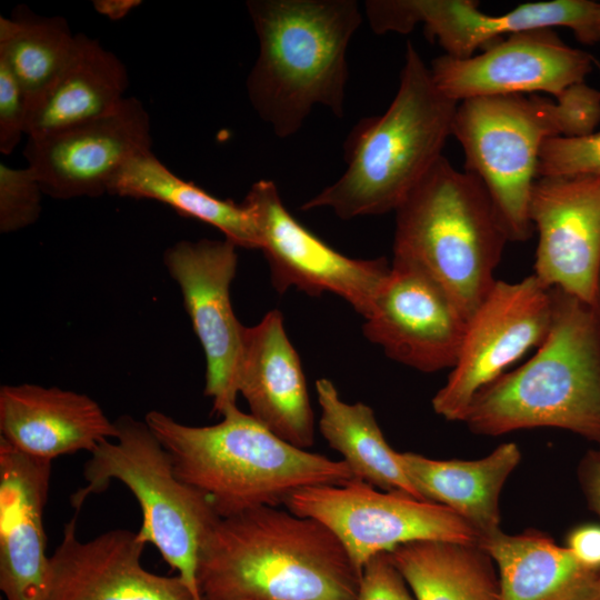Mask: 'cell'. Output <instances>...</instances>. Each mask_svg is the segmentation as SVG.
<instances>
[{"label":"cell","mask_w":600,"mask_h":600,"mask_svg":"<svg viewBox=\"0 0 600 600\" xmlns=\"http://www.w3.org/2000/svg\"><path fill=\"white\" fill-rule=\"evenodd\" d=\"M361 574L324 524L260 507L216 521L197 580L202 600H356Z\"/></svg>","instance_id":"cell-1"},{"label":"cell","mask_w":600,"mask_h":600,"mask_svg":"<svg viewBox=\"0 0 600 600\" xmlns=\"http://www.w3.org/2000/svg\"><path fill=\"white\" fill-rule=\"evenodd\" d=\"M212 426L178 422L157 410L144 421L171 458L176 476L219 518L279 507L297 491L354 479L349 467L290 444L234 407Z\"/></svg>","instance_id":"cell-2"},{"label":"cell","mask_w":600,"mask_h":600,"mask_svg":"<svg viewBox=\"0 0 600 600\" xmlns=\"http://www.w3.org/2000/svg\"><path fill=\"white\" fill-rule=\"evenodd\" d=\"M550 329L536 353L480 389L462 422L480 436L559 428L600 448V316L551 288Z\"/></svg>","instance_id":"cell-3"},{"label":"cell","mask_w":600,"mask_h":600,"mask_svg":"<svg viewBox=\"0 0 600 600\" xmlns=\"http://www.w3.org/2000/svg\"><path fill=\"white\" fill-rule=\"evenodd\" d=\"M458 103L408 42L391 104L353 127L344 143L346 171L301 210L326 207L343 220L396 211L443 156Z\"/></svg>","instance_id":"cell-4"},{"label":"cell","mask_w":600,"mask_h":600,"mask_svg":"<svg viewBox=\"0 0 600 600\" xmlns=\"http://www.w3.org/2000/svg\"><path fill=\"white\" fill-rule=\"evenodd\" d=\"M259 41L247 78L251 106L276 136L300 130L321 104L341 118L348 80L347 49L362 22L354 0H249Z\"/></svg>","instance_id":"cell-5"},{"label":"cell","mask_w":600,"mask_h":600,"mask_svg":"<svg viewBox=\"0 0 600 600\" xmlns=\"http://www.w3.org/2000/svg\"><path fill=\"white\" fill-rule=\"evenodd\" d=\"M599 123L600 90L581 82L558 98L533 93L460 101L452 136L462 147L464 170L487 188L511 241H524L534 231L529 201L543 143L590 134Z\"/></svg>","instance_id":"cell-6"},{"label":"cell","mask_w":600,"mask_h":600,"mask_svg":"<svg viewBox=\"0 0 600 600\" xmlns=\"http://www.w3.org/2000/svg\"><path fill=\"white\" fill-rule=\"evenodd\" d=\"M394 212L393 259L427 271L468 321L511 241L482 181L442 156Z\"/></svg>","instance_id":"cell-7"},{"label":"cell","mask_w":600,"mask_h":600,"mask_svg":"<svg viewBox=\"0 0 600 600\" xmlns=\"http://www.w3.org/2000/svg\"><path fill=\"white\" fill-rule=\"evenodd\" d=\"M114 424V439L90 453L83 467L87 484L71 496V504L80 509L111 481L121 482L141 509L139 538L153 544L196 600H202L197 580L199 553L219 517L202 494L176 476L169 453L144 420L121 416Z\"/></svg>","instance_id":"cell-8"},{"label":"cell","mask_w":600,"mask_h":600,"mask_svg":"<svg viewBox=\"0 0 600 600\" xmlns=\"http://www.w3.org/2000/svg\"><path fill=\"white\" fill-rule=\"evenodd\" d=\"M286 506L331 530L361 573L371 558L409 542L479 543L476 531L446 506L358 479L299 490Z\"/></svg>","instance_id":"cell-9"},{"label":"cell","mask_w":600,"mask_h":600,"mask_svg":"<svg viewBox=\"0 0 600 600\" xmlns=\"http://www.w3.org/2000/svg\"><path fill=\"white\" fill-rule=\"evenodd\" d=\"M551 318V288L533 273L517 282L497 280L467 321L457 362L432 398L433 411L462 422L480 389L542 343Z\"/></svg>","instance_id":"cell-10"},{"label":"cell","mask_w":600,"mask_h":600,"mask_svg":"<svg viewBox=\"0 0 600 600\" xmlns=\"http://www.w3.org/2000/svg\"><path fill=\"white\" fill-rule=\"evenodd\" d=\"M242 204L250 212L273 288L294 287L310 296L331 292L366 318L390 264L384 258H349L313 234L287 210L271 180H259Z\"/></svg>","instance_id":"cell-11"},{"label":"cell","mask_w":600,"mask_h":600,"mask_svg":"<svg viewBox=\"0 0 600 600\" xmlns=\"http://www.w3.org/2000/svg\"><path fill=\"white\" fill-rule=\"evenodd\" d=\"M237 246L224 240H182L168 248L163 263L178 283L184 309L206 357L204 396L222 416L237 407L243 324L237 319L230 286L237 273Z\"/></svg>","instance_id":"cell-12"},{"label":"cell","mask_w":600,"mask_h":600,"mask_svg":"<svg viewBox=\"0 0 600 600\" xmlns=\"http://www.w3.org/2000/svg\"><path fill=\"white\" fill-rule=\"evenodd\" d=\"M466 327V317L437 280L393 259L362 332L396 362L438 372L456 364Z\"/></svg>","instance_id":"cell-13"},{"label":"cell","mask_w":600,"mask_h":600,"mask_svg":"<svg viewBox=\"0 0 600 600\" xmlns=\"http://www.w3.org/2000/svg\"><path fill=\"white\" fill-rule=\"evenodd\" d=\"M150 149L149 113L140 100L126 97L101 117L28 138L23 154L43 193L69 200L109 193L127 162Z\"/></svg>","instance_id":"cell-14"},{"label":"cell","mask_w":600,"mask_h":600,"mask_svg":"<svg viewBox=\"0 0 600 600\" xmlns=\"http://www.w3.org/2000/svg\"><path fill=\"white\" fill-rule=\"evenodd\" d=\"M592 57L564 43L551 28L509 34L472 57L443 54L431 61L438 88L463 100L492 96L547 93L558 98L584 82Z\"/></svg>","instance_id":"cell-15"},{"label":"cell","mask_w":600,"mask_h":600,"mask_svg":"<svg viewBox=\"0 0 600 600\" xmlns=\"http://www.w3.org/2000/svg\"><path fill=\"white\" fill-rule=\"evenodd\" d=\"M596 6L590 0H551L521 3L502 14H489L472 0H370L364 9L374 33L406 34L421 23L428 39L436 40L444 54L464 59L506 34L530 29L567 27L580 41Z\"/></svg>","instance_id":"cell-16"},{"label":"cell","mask_w":600,"mask_h":600,"mask_svg":"<svg viewBox=\"0 0 600 600\" xmlns=\"http://www.w3.org/2000/svg\"><path fill=\"white\" fill-rule=\"evenodd\" d=\"M529 218L538 232L533 274L593 306L600 274V176L539 177Z\"/></svg>","instance_id":"cell-17"},{"label":"cell","mask_w":600,"mask_h":600,"mask_svg":"<svg viewBox=\"0 0 600 600\" xmlns=\"http://www.w3.org/2000/svg\"><path fill=\"white\" fill-rule=\"evenodd\" d=\"M144 546L127 529L81 541L73 517L50 556L47 600H196L178 574L161 576L142 566Z\"/></svg>","instance_id":"cell-18"},{"label":"cell","mask_w":600,"mask_h":600,"mask_svg":"<svg viewBox=\"0 0 600 600\" xmlns=\"http://www.w3.org/2000/svg\"><path fill=\"white\" fill-rule=\"evenodd\" d=\"M51 464L0 438V589L6 600H47L43 510Z\"/></svg>","instance_id":"cell-19"},{"label":"cell","mask_w":600,"mask_h":600,"mask_svg":"<svg viewBox=\"0 0 600 600\" xmlns=\"http://www.w3.org/2000/svg\"><path fill=\"white\" fill-rule=\"evenodd\" d=\"M238 391L250 414L274 434L301 449L312 446L314 419L306 377L279 310L243 327Z\"/></svg>","instance_id":"cell-20"},{"label":"cell","mask_w":600,"mask_h":600,"mask_svg":"<svg viewBox=\"0 0 600 600\" xmlns=\"http://www.w3.org/2000/svg\"><path fill=\"white\" fill-rule=\"evenodd\" d=\"M0 438L37 459L90 453L117 428L87 394L32 383L0 389Z\"/></svg>","instance_id":"cell-21"},{"label":"cell","mask_w":600,"mask_h":600,"mask_svg":"<svg viewBox=\"0 0 600 600\" xmlns=\"http://www.w3.org/2000/svg\"><path fill=\"white\" fill-rule=\"evenodd\" d=\"M398 458L419 494L456 512L479 542L502 531L500 494L521 460L514 442L477 460H437L414 452H398Z\"/></svg>","instance_id":"cell-22"},{"label":"cell","mask_w":600,"mask_h":600,"mask_svg":"<svg viewBox=\"0 0 600 600\" xmlns=\"http://www.w3.org/2000/svg\"><path fill=\"white\" fill-rule=\"evenodd\" d=\"M499 572L501 600H600V568H592L542 531H503L478 543Z\"/></svg>","instance_id":"cell-23"},{"label":"cell","mask_w":600,"mask_h":600,"mask_svg":"<svg viewBox=\"0 0 600 600\" xmlns=\"http://www.w3.org/2000/svg\"><path fill=\"white\" fill-rule=\"evenodd\" d=\"M128 86L122 61L97 39L77 33L69 62L29 108L26 134L42 137L101 117L126 98Z\"/></svg>","instance_id":"cell-24"},{"label":"cell","mask_w":600,"mask_h":600,"mask_svg":"<svg viewBox=\"0 0 600 600\" xmlns=\"http://www.w3.org/2000/svg\"><path fill=\"white\" fill-rule=\"evenodd\" d=\"M388 556L414 600H501L496 563L478 543L421 540Z\"/></svg>","instance_id":"cell-25"},{"label":"cell","mask_w":600,"mask_h":600,"mask_svg":"<svg viewBox=\"0 0 600 600\" xmlns=\"http://www.w3.org/2000/svg\"><path fill=\"white\" fill-rule=\"evenodd\" d=\"M316 391L321 409L319 430L342 456L354 479L423 499L404 472L398 451L384 439L372 409L362 402L343 401L327 378L316 381Z\"/></svg>","instance_id":"cell-26"},{"label":"cell","mask_w":600,"mask_h":600,"mask_svg":"<svg viewBox=\"0 0 600 600\" xmlns=\"http://www.w3.org/2000/svg\"><path fill=\"white\" fill-rule=\"evenodd\" d=\"M109 194L162 202L186 218L220 230L237 247L259 249L253 219L242 202L217 198L179 178L151 149L127 162L111 183Z\"/></svg>","instance_id":"cell-27"},{"label":"cell","mask_w":600,"mask_h":600,"mask_svg":"<svg viewBox=\"0 0 600 600\" xmlns=\"http://www.w3.org/2000/svg\"><path fill=\"white\" fill-rule=\"evenodd\" d=\"M0 17V60L23 89L30 108L69 62L77 34L61 17H39L19 8ZM28 108V110H29Z\"/></svg>","instance_id":"cell-28"},{"label":"cell","mask_w":600,"mask_h":600,"mask_svg":"<svg viewBox=\"0 0 600 600\" xmlns=\"http://www.w3.org/2000/svg\"><path fill=\"white\" fill-rule=\"evenodd\" d=\"M43 191L27 166L0 163V232L10 233L33 224L40 217Z\"/></svg>","instance_id":"cell-29"},{"label":"cell","mask_w":600,"mask_h":600,"mask_svg":"<svg viewBox=\"0 0 600 600\" xmlns=\"http://www.w3.org/2000/svg\"><path fill=\"white\" fill-rule=\"evenodd\" d=\"M537 176H600V131L548 139L541 148Z\"/></svg>","instance_id":"cell-30"},{"label":"cell","mask_w":600,"mask_h":600,"mask_svg":"<svg viewBox=\"0 0 600 600\" xmlns=\"http://www.w3.org/2000/svg\"><path fill=\"white\" fill-rule=\"evenodd\" d=\"M28 99L20 83L0 60V151L9 154L26 134Z\"/></svg>","instance_id":"cell-31"},{"label":"cell","mask_w":600,"mask_h":600,"mask_svg":"<svg viewBox=\"0 0 600 600\" xmlns=\"http://www.w3.org/2000/svg\"><path fill=\"white\" fill-rule=\"evenodd\" d=\"M356 600H414V597L388 553H380L363 567Z\"/></svg>","instance_id":"cell-32"},{"label":"cell","mask_w":600,"mask_h":600,"mask_svg":"<svg viewBox=\"0 0 600 600\" xmlns=\"http://www.w3.org/2000/svg\"><path fill=\"white\" fill-rule=\"evenodd\" d=\"M582 563L600 568V524L584 523L574 527L566 538V546Z\"/></svg>","instance_id":"cell-33"},{"label":"cell","mask_w":600,"mask_h":600,"mask_svg":"<svg viewBox=\"0 0 600 600\" xmlns=\"http://www.w3.org/2000/svg\"><path fill=\"white\" fill-rule=\"evenodd\" d=\"M577 476L588 507L600 519V448L586 452L578 464Z\"/></svg>","instance_id":"cell-34"},{"label":"cell","mask_w":600,"mask_h":600,"mask_svg":"<svg viewBox=\"0 0 600 600\" xmlns=\"http://www.w3.org/2000/svg\"><path fill=\"white\" fill-rule=\"evenodd\" d=\"M140 3V0H94L93 7L100 14L111 20H119Z\"/></svg>","instance_id":"cell-35"},{"label":"cell","mask_w":600,"mask_h":600,"mask_svg":"<svg viewBox=\"0 0 600 600\" xmlns=\"http://www.w3.org/2000/svg\"><path fill=\"white\" fill-rule=\"evenodd\" d=\"M600 41V3L597 2L588 29L581 40V43L592 44Z\"/></svg>","instance_id":"cell-36"},{"label":"cell","mask_w":600,"mask_h":600,"mask_svg":"<svg viewBox=\"0 0 600 600\" xmlns=\"http://www.w3.org/2000/svg\"><path fill=\"white\" fill-rule=\"evenodd\" d=\"M593 306H594L596 310L598 311V313L600 316V274H599L597 293H596V299H594Z\"/></svg>","instance_id":"cell-37"}]
</instances>
